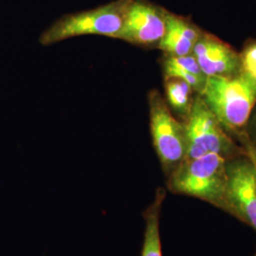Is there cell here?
<instances>
[{"instance_id":"1","label":"cell","mask_w":256,"mask_h":256,"mask_svg":"<svg viewBox=\"0 0 256 256\" xmlns=\"http://www.w3.org/2000/svg\"><path fill=\"white\" fill-rule=\"evenodd\" d=\"M202 100L232 137L244 133L256 104V82L243 74L207 77Z\"/></svg>"},{"instance_id":"2","label":"cell","mask_w":256,"mask_h":256,"mask_svg":"<svg viewBox=\"0 0 256 256\" xmlns=\"http://www.w3.org/2000/svg\"><path fill=\"white\" fill-rule=\"evenodd\" d=\"M227 160L218 154L184 160L167 176V187L174 194L202 200L228 212Z\"/></svg>"},{"instance_id":"3","label":"cell","mask_w":256,"mask_h":256,"mask_svg":"<svg viewBox=\"0 0 256 256\" xmlns=\"http://www.w3.org/2000/svg\"><path fill=\"white\" fill-rule=\"evenodd\" d=\"M129 0H115L97 8L66 14L40 36L42 46H52L66 39L84 36L116 38L124 24Z\"/></svg>"},{"instance_id":"4","label":"cell","mask_w":256,"mask_h":256,"mask_svg":"<svg viewBox=\"0 0 256 256\" xmlns=\"http://www.w3.org/2000/svg\"><path fill=\"white\" fill-rule=\"evenodd\" d=\"M183 122L187 146L185 160L208 154H218L227 160L245 155L243 147L224 129L198 94L196 95L191 112Z\"/></svg>"},{"instance_id":"5","label":"cell","mask_w":256,"mask_h":256,"mask_svg":"<svg viewBox=\"0 0 256 256\" xmlns=\"http://www.w3.org/2000/svg\"><path fill=\"white\" fill-rule=\"evenodd\" d=\"M150 131L156 153L168 176L186 158V132L182 120L174 118L164 97L153 90L148 94Z\"/></svg>"},{"instance_id":"6","label":"cell","mask_w":256,"mask_h":256,"mask_svg":"<svg viewBox=\"0 0 256 256\" xmlns=\"http://www.w3.org/2000/svg\"><path fill=\"white\" fill-rule=\"evenodd\" d=\"M167 10L150 0H129L122 27L115 39L144 48H158L164 36Z\"/></svg>"},{"instance_id":"7","label":"cell","mask_w":256,"mask_h":256,"mask_svg":"<svg viewBox=\"0 0 256 256\" xmlns=\"http://www.w3.org/2000/svg\"><path fill=\"white\" fill-rule=\"evenodd\" d=\"M228 212L256 230V173L245 155L227 160Z\"/></svg>"},{"instance_id":"8","label":"cell","mask_w":256,"mask_h":256,"mask_svg":"<svg viewBox=\"0 0 256 256\" xmlns=\"http://www.w3.org/2000/svg\"><path fill=\"white\" fill-rule=\"evenodd\" d=\"M192 54L203 74L210 76H230L241 72L240 54L218 37L202 32Z\"/></svg>"},{"instance_id":"9","label":"cell","mask_w":256,"mask_h":256,"mask_svg":"<svg viewBox=\"0 0 256 256\" xmlns=\"http://www.w3.org/2000/svg\"><path fill=\"white\" fill-rule=\"evenodd\" d=\"M202 32L189 18L167 10L164 36L158 48L170 56L192 54Z\"/></svg>"},{"instance_id":"10","label":"cell","mask_w":256,"mask_h":256,"mask_svg":"<svg viewBox=\"0 0 256 256\" xmlns=\"http://www.w3.org/2000/svg\"><path fill=\"white\" fill-rule=\"evenodd\" d=\"M164 78L174 77L188 82L196 94H200L205 84L207 76L192 54L183 56L164 55L162 59Z\"/></svg>"},{"instance_id":"11","label":"cell","mask_w":256,"mask_h":256,"mask_svg":"<svg viewBox=\"0 0 256 256\" xmlns=\"http://www.w3.org/2000/svg\"><path fill=\"white\" fill-rule=\"evenodd\" d=\"M165 192L160 189L152 204L144 212L146 232L142 256H162V241L160 234V218Z\"/></svg>"},{"instance_id":"12","label":"cell","mask_w":256,"mask_h":256,"mask_svg":"<svg viewBox=\"0 0 256 256\" xmlns=\"http://www.w3.org/2000/svg\"><path fill=\"white\" fill-rule=\"evenodd\" d=\"M164 99L170 110L183 120L187 119L192 110L196 93L188 82L180 78H164Z\"/></svg>"},{"instance_id":"13","label":"cell","mask_w":256,"mask_h":256,"mask_svg":"<svg viewBox=\"0 0 256 256\" xmlns=\"http://www.w3.org/2000/svg\"><path fill=\"white\" fill-rule=\"evenodd\" d=\"M239 54L241 72L256 82V40L248 42Z\"/></svg>"},{"instance_id":"14","label":"cell","mask_w":256,"mask_h":256,"mask_svg":"<svg viewBox=\"0 0 256 256\" xmlns=\"http://www.w3.org/2000/svg\"><path fill=\"white\" fill-rule=\"evenodd\" d=\"M238 142L241 144V146L243 147V150H244V153L245 156H247L248 158L252 162V164L254 167V170H256V148L248 140H247V138L245 136L244 133L240 134L239 136L236 137Z\"/></svg>"},{"instance_id":"15","label":"cell","mask_w":256,"mask_h":256,"mask_svg":"<svg viewBox=\"0 0 256 256\" xmlns=\"http://www.w3.org/2000/svg\"><path fill=\"white\" fill-rule=\"evenodd\" d=\"M244 134L248 140L256 148V104L248 120Z\"/></svg>"},{"instance_id":"16","label":"cell","mask_w":256,"mask_h":256,"mask_svg":"<svg viewBox=\"0 0 256 256\" xmlns=\"http://www.w3.org/2000/svg\"></svg>"}]
</instances>
